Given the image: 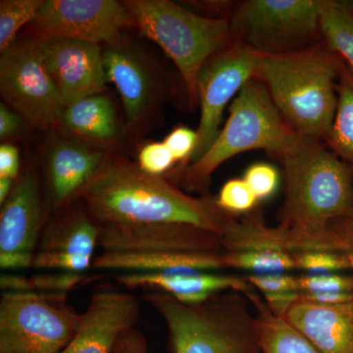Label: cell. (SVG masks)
<instances>
[{
	"mask_svg": "<svg viewBox=\"0 0 353 353\" xmlns=\"http://www.w3.org/2000/svg\"><path fill=\"white\" fill-rule=\"evenodd\" d=\"M284 318L321 353H353V301L323 305L297 301Z\"/></svg>",
	"mask_w": 353,
	"mask_h": 353,
	"instance_id": "21",
	"label": "cell"
},
{
	"mask_svg": "<svg viewBox=\"0 0 353 353\" xmlns=\"http://www.w3.org/2000/svg\"><path fill=\"white\" fill-rule=\"evenodd\" d=\"M228 268L262 274L289 273L296 270L294 255L273 250L226 252Z\"/></svg>",
	"mask_w": 353,
	"mask_h": 353,
	"instance_id": "28",
	"label": "cell"
},
{
	"mask_svg": "<svg viewBox=\"0 0 353 353\" xmlns=\"http://www.w3.org/2000/svg\"><path fill=\"white\" fill-rule=\"evenodd\" d=\"M21 168L19 150L10 143L0 145V178H19Z\"/></svg>",
	"mask_w": 353,
	"mask_h": 353,
	"instance_id": "37",
	"label": "cell"
},
{
	"mask_svg": "<svg viewBox=\"0 0 353 353\" xmlns=\"http://www.w3.org/2000/svg\"><path fill=\"white\" fill-rule=\"evenodd\" d=\"M338 104L326 145L353 165V69L343 62L338 82Z\"/></svg>",
	"mask_w": 353,
	"mask_h": 353,
	"instance_id": "26",
	"label": "cell"
},
{
	"mask_svg": "<svg viewBox=\"0 0 353 353\" xmlns=\"http://www.w3.org/2000/svg\"><path fill=\"white\" fill-rule=\"evenodd\" d=\"M43 0H1L0 1V50L16 43L18 32L36 19Z\"/></svg>",
	"mask_w": 353,
	"mask_h": 353,
	"instance_id": "29",
	"label": "cell"
},
{
	"mask_svg": "<svg viewBox=\"0 0 353 353\" xmlns=\"http://www.w3.org/2000/svg\"><path fill=\"white\" fill-rule=\"evenodd\" d=\"M145 299L166 323L172 353H261L256 314L243 292L225 290L185 303L152 290Z\"/></svg>",
	"mask_w": 353,
	"mask_h": 353,
	"instance_id": "4",
	"label": "cell"
},
{
	"mask_svg": "<svg viewBox=\"0 0 353 353\" xmlns=\"http://www.w3.org/2000/svg\"><path fill=\"white\" fill-rule=\"evenodd\" d=\"M139 314L141 305L132 294L97 290L90 297L75 336L59 353H113L120 336L134 328Z\"/></svg>",
	"mask_w": 353,
	"mask_h": 353,
	"instance_id": "17",
	"label": "cell"
},
{
	"mask_svg": "<svg viewBox=\"0 0 353 353\" xmlns=\"http://www.w3.org/2000/svg\"><path fill=\"white\" fill-rule=\"evenodd\" d=\"M285 197L279 226L314 236H352V165L318 139L299 137L278 157Z\"/></svg>",
	"mask_w": 353,
	"mask_h": 353,
	"instance_id": "2",
	"label": "cell"
},
{
	"mask_svg": "<svg viewBox=\"0 0 353 353\" xmlns=\"http://www.w3.org/2000/svg\"><path fill=\"white\" fill-rule=\"evenodd\" d=\"M199 141V134L196 130L188 127H178L169 132L163 143L169 148L176 162H180L181 167L185 163H190V158L196 152Z\"/></svg>",
	"mask_w": 353,
	"mask_h": 353,
	"instance_id": "35",
	"label": "cell"
},
{
	"mask_svg": "<svg viewBox=\"0 0 353 353\" xmlns=\"http://www.w3.org/2000/svg\"><path fill=\"white\" fill-rule=\"evenodd\" d=\"M257 66L259 53L236 41L216 52L202 66L196 80L197 104L201 106L199 141L190 164L203 157L214 143L225 108L248 81L256 78Z\"/></svg>",
	"mask_w": 353,
	"mask_h": 353,
	"instance_id": "10",
	"label": "cell"
},
{
	"mask_svg": "<svg viewBox=\"0 0 353 353\" xmlns=\"http://www.w3.org/2000/svg\"><path fill=\"white\" fill-rule=\"evenodd\" d=\"M24 118L8 108L6 103H0V139H7L15 136L22 130Z\"/></svg>",
	"mask_w": 353,
	"mask_h": 353,
	"instance_id": "39",
	"label": "cell"
},
{
	"mask_svg": "<svg viewBox=\"0 0 353 353\" xmlns=\"http://www.w3.org/2000/svg\"><path fill=\"white\" fill-rule=\"evenodd\" d=\"M299 134L285 122L259 78L241 88L229 109V117L214 143L194 163L179 170L188 192L206 194L213 173L230 158L261 150L279 157L296 141Z\"/></svg>",
	"mask_w": 353,
	"mask_h": 353,
	"instance_id": "5",
	"label": "cell"
},
{
	"mask_svg": "<svg viewBox=\"0 0 353 353\" xmlns=\"http://www.w3.org/2000/svg\"><path fill=\"white\" fill-rule=\"evenodd\" d=\"M175 163V158L163 141H155L143 146L137 164L145 173L163 176Z\"/></svg>",
	"mask_w": 353,
	"mask_h": 353,
	"instance_id": "34",
	"label": "cell"
},
{
	"mask_svg": "<svg viewBox=\"0 0 353 353\" xmlns=\"http://www.w3.org/2000/svg\"><path fill=\"white\" fill-rule=\"evenodd\" d=\"M299 301L323 304V305H334V304L352 303L353 301V294H348V292H299Z\"/></svg>",
	"mask_w": 353,
	"mask_h": 353,
	"instance_id": "40",
	"label": "cell"
},
{
	"mask_svg": "<svg viewBox=\"0 0 353 353\" xmlns=\"http://www.w3.org/2000/svg\"><path fill=\"white\" fill-rule=\"evenodd\" d=\"M0 94L32 127L46 131L59 126L65 104L34 39L1 53Z\"/></svg>",
	"mask_w": 353,
	"mask_h": 353,
	"instance_id": "9",
	"label": "cell"
},
{
	"mask_svg": "<svg viewBox=\"0 0 353 353\" xmlns=\"http://www.w3.org/2000/svg\"><path fill=\"white\" fill-rule=\"evenodd\" d=\"M321 0H248L229 17L234 41L260 55L290 54L323 41Z\"/></svg>",
	"mask_w": 353,
	"mask_h": 353,
	"instance_id": "7",
	"label": "cell"
},
{
	"mask_svg": "<svg viewBox=\"0 0 353 353\" xmlns=\"http://www.w3.org/2000/svg\"><path fill=\"white\" fill-rule=\"evenodd\" d=\"M108 83L119 92L127 118L128 130L134 131L145 123L159 94V82L145 55L123 38L102 51Z\"/></svg>",
	"mask_w": 353,
	"mask_h": 353,
	"instance_id": "18",
	"label": "cell"
},
{
	"mask_svg": "<svg viewBox=\"0 0 353 353\" xmlns=\"http://www.w3.org/2000/svg\"><path fill=\"white\" fill-rule=\"evenodd\" d=\"M227 252H113L95 257L92 269L123 273L217 271L227 269Z\"/></svg>",
	"mask_w": 353,
	"mask_h": 353,
	"instance_id": "22",
	"label": "cell"
},
{
	"mask_svg": "<svg viewBox=\"0 0 353 353\" xmlns=\"http://www.w3.org/2000/svg\"><path fill=\"white\" fill-rule=\"evenodd\" d=\"M82 314L66 294L3 292L0 353H59L75 336Z\"/></svg>",
	"mask_w": 353,
	"mask_h": 353,
	"instance_id": "8",
	"label": "cell"
},
{
	"mask_svg": "<svg viewBox=\"0 0 353 353\" xmlns=\"http://www.w3.org/2000/svg\"><path fill=\"white\" fill-rule=\"evenodd\" d=\"M348 264H350V270H353V252L347 253Z\"/></svg>",
	"mask_w": 353,
	"mask_h": 353,
	"instance_id": "42",
	"label": "cell"
},
{
	"mask_svg": "<svg viewBox=\"0 0 353 353\" xmlns=\"http://www.w3.org/2000/svg\"><path fill=\"white\" fill-rule=\"evenodd\" d=\"M77 199L101 226L181 223L224 236L240 216L221 208L214 197L192 196L163 176L111 155Z\"/></svg>",
	"mask_w": 353,
	"mask_h": 353,
	"instance_id": "1",
	"label": "cell"
},
{
	"mask_svg": "<svg viewBox=\"0 0 353 353\" xmlns=\"http://www.w3.org/2000/svg\"><path fill=\"white\" fill-rule=\"evenodd\" d=\"M16 181L12 180V179L0 178V204L1 205H3L4 202L7 201L11 192H12Z\"/></svg>",
	"mask_w": 353,
	"mask_h": 353,
	"instance_id": "41",
	"label": "cell"
},
{
	"mask_svg": "<svg viewBox=\"0 0 353 353\" xmlns=\"http://www.w3.org/2000/svg\"><path fill=\"white\" fill-rule=\"evenodd\" d=\"M69 206L46 222L34 254V268L71 273H87L92 268L101 225L83 202L77 208Z\"/></svg>",
	"mask_w": 353,
	"mask_h": 353,
	"instance_id": "13",
	"label": "cell"
},
{
	"mask_svg": "<svg viewBox=\"0 0 353 353\" xmlns=\"http://www.w3.org/2000/svg\"><path fill=\"white\" fill-rule=\"evenodd\" d=\"M299 292H348L353 294V276L343 274H321L301 275L297 277Z\"/></svg>",
	"mask_w": 353,
	"mask_h": 353,
	"instance_id": "33",
	"label": "cell"
},
{
	"mask_svg": "<svg viewBox=\"0 0 353 353\" xmlns=\"http://www.w3.org/2000/svg\"><path fill=\"white\" fill-rule=\"evenodd\" d=\"M218 205L233 214H246L259 206V199L253 194L245 179H232L221 188L216 197Z\"/></svg>",
	"mask_w": 353,
	"mask_h": 353,
	"instance_id": "30",
	"label": "cell"
},
{
	"mask_svg": "<svg viewBox=\"0 0 353 353\" xmlns=\"http://www.w3.org/2000/svg\"><path fill=\"white\" fill-rule=\"evenodd\" d=\"M323 43L353 69V0H321Z\"/></svg>",
	"mask_w": 353,
	"mask_h": 353,
	"instance_id": "25",
	"label": "cell"
},
{
	"mask_svg": "<svg viewBox=\"0 0 353 353\" xmlns=\"http://www.w3.org/2000/svg\"><path fill=\"white\" fill-rule=\"evenodd\" d=\"M109 157L103 148L64 134L53 139L46 155L48 214L75 201Z\"/></svg>",
	"mask_w": 353,
	"mask_h": 353,
	"instance_id": "19",
	"label": "cell"
},
{
	"mask_svg": "<svg viewBox=\"0 0 353 353\" xmlns=\"http://www.w3.org/2000/svg\"><path fill=\"white\" fill-rule=\"evenodd\" d=\"M243 179L259 201L275 194L280 183L277 168L268 163H255L248 167Z\"/></svg>",
	"mask_w": 353,
	"mask_h": 353,
	"instance_id": "32",
	"label": "cell"
},
{
	"mask_svg": "<svg viewBox=\"0 0 353 353\" xmlns=\"http://www.w3.org/2000/svg\"><path fill=\"white\" fill-rule=\"evenodd\" d=\"M113 353H148L145 334L136 328L125 332L116 343Z\"/></svg>",
	"mask_w": 353,
	"mask_h": 353,
	"instance_id": "38",
	"label": "cell"
},
{
	"mask_svg": "<svg viewBox=\"0 0 353 353\" xmlns=\"http://www.w3.org/2000/svg\"><path fill=\"white\" fill-rule=\"evenodd\" d=\"M223 243L225 252L273 250L292 255L316 252H353L352 236H314L279 225L269 226L259 206L234 221L223 236Z\"/></svg>",
	"mask_w": 353,
	"mask_h": 353,
	"instance_id": "16",
	"label": "cell"
},
{
	"mask_svg": "<svg viewBox=\"0 0 353 353\" xmlns=\"http://www.w3.org/2000/svg\"><path fill=\"white\" fill-rule=\"evenodd\" d=\"M97 276L71 272H46L25 277L6 273L0 278L3 292H41V294H66L92 282Z\"/></svg>",
	"mask_w": 353,
	"mask_h": 353,
	"instance_id": "27",
	"label": "cell"
},
{
	"mask_svg": "<svg viewBox=\"0 0 353 353\" xmlns=\"http://www.w3.org/2000/svg\"><path fill=\"white\" fill-rule=\"evenodd\" d=\"M245 294L256 314L261 353H321L285 318L276 315L255 290Z\"/></svg>",
	"mask_w": 353,
	"mask_h": 353,
	"instance_id": "24",
	"label": "cell"
},
{
	"mask_svg": "<svg viewBox=\"0 0 353 353\" xmlns=\"http://www.w3.org/2000/svg\"><path fill=\"white\" fill-rule=\"evenodd\" d=\"M57 129L64 136L106 150L119 139L115 108L103 94L90 95L67 105Z\"/></svg>",
	"mask_w": 353,
	"mask_h": 353,
	"instance_id": "23",
	"label": "cell"
},
{
	"mask_svg": "<svg viewBox=\"0 0 353 353\" xmlns=\"http://www.w3.org/2000/svg\"><path fill=\"white\" fill-rule=\"evenodd\" d=\"M41 183L36 170L26 169L0 212V267L6 271L34 263L41 234L48 222Z\"/></svg>",
	"mask_w": 353,
	"mask_h": 353,
	"instance_id": "12",
	"label": "cell"
},
{
	"mask_svg": "<svg viewBox=\"0 0 353 353\" xmlns=\"http://www.w3.org/2000/svg\"><path fill=\"white\" fill-rule=\"evenodd\" d=\"M36 41L65 108L83 97L103 94L108 80L99 44L70 39Z\"/></svg>",
	"mask_w": 353,
	"mask_h": 353,
	"instance_id": "15",
	"label": "cell"
},
{
	"mask_svg": "<svg viewBox=\"0 0 353 353\" xmlns=\"http://www.w3.org/2000/svg\"><path fill=\"white\" fill-rule=\"evenodd\" d=\"M32 39H70L111 44L136 22L124 2L116 0H43L31 24Z\"/></svg>",
	"mask_w": 353,
	"mask_h": 353,
	"instance_id": "11",
	"label": "cell"
},
{
	"mask_svg": "<svg viewBox=\"0 0 353 353\" xmlns=\"http://www.w3.org/2000/svg\"><path fill=\"white\" fill-rule=\"evenodd\" d=\"M136 28L176 65L190 108L197 104L196 80L204 63L233 43L228 18L192 12L170 0H126Z\"/></svg>",
	"mask_w": 353,
	"mask_h": 353,
	"instance_id": "6",
	"label": "cell"
},
{
	"mask_svg": "<svg viewBox=\"0 0 353 353\" xmlns=\"http://www.w3.org/2000/svg\"><path fill=\"white\" fill-rule=\"evenodd\" d=\"M343 64L321 41L290 54H259L256 78L294 132L326 143L336 115Z\"/></svg>",
	"mask_w": 353,
	"mask_h": 353,
	"instance_id": "3",
	"label": "cell"
},
{
	"mask_svg": "<svg viewBox=\"0 0 353 353\" xmlns=\"http://www.w3.org/2000/svg\"><path fill=\"white\" fill-rule=\"evenodd\" d=\"M246 278L253 289L260 290L262 294L299 292L297 276L289 273L250 274Z\"/></svg>",
	"mask_w": 353,
	"mask_h": 353,
	"instance_id": "36",
	"label": "cell"
},
{
	"mask_svg": "<svg viewBox=\"0 0 353 353\" xmlns=\"http://www.w3.org/2000/svg\"><path fill=\"white\" fill-rule=\"evenodd\" d=\"M296 269L308 275L340 273L350 270L347 253L327 252H304L294 254Z\"/></svg>",
	"mask_w": 353,
	"mask_h": 353,
	"instance_id": "31",
	"label": "cell"
},
{
	"mask_svg": "<svg viewBox=\"0 0 353 353\" xmlns=\"http://www.w3.org/2000/svg\"><path fill=\"white\" fill-rule=\"evenodd\" d=\"M99 248L113 252H222L223 236L181 223L103 225Z\"/></svg>",
	"mask_w": 353,
	"mask_h": 353,
	"instance_id": "14",
	"label": "cell"
},
{
	"mask_svg": "<svg viewBox=\"0 0 353 353\" xmlns=\"http://www.w3.org/2000/svg\"><path fill=\"white\" fill-rule=\"evenodd\" d=\"M116 281L127 289H146L165 292L185 303H199L225 290H253L248 278L214 271L148 272L120 273Z\"/></svg>",
	"mask_w": 353,
	"mask_h": 353,
	"instance_id": "20",
	"label": "cell"
},
{
	"mask_svg": "<svg viewBox=\"0 0 353 353\" xmlns=\"http://www.w3.org/2000/svg\"><path fill=\"white\" fill-rule=\"evenodd\" d=\"M352 170H353V165H352ZM350 227H352V234H353V220L352 222V225H350Z\"/></svg>",
	"mask_w": 353,
	"mask_h": 353,
	"instance_id": "43",
	"label": "cell"
}]
</instances>
